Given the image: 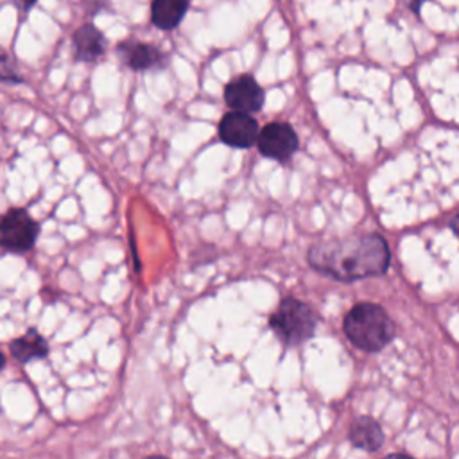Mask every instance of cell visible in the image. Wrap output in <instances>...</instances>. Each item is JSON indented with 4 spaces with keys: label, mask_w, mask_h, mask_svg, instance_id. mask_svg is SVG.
Instances as JSON below:
<instances>
[{
    "label": "cell",
    "mask_w": 459,
    "mask_h": 459,
    "mask_svg": "<svg viewBox=\"0 0 459 459\" xmlns=\"http://www.w3.org/2000/svg\"><path fill=\"white\" fill-rule=\"evenodd\" d=\"M312 269L339 281H355L384 274L391 253L387 242L377 235L325 238L316 242L307 255Z\"/></svg>",
    "instance_id": "6da1fadb"
},
{
    "label": "cell",
    "mask_w": 459,
    "mask_h": 459,
    "mask_svg": "<svg viewBox=\"0 0 459 459\" xmlns=\"http://www.w3.org/2000/svg\"><path fill=\"white\" fill-rule=\"evenodd\" d=\"M342 330L351 344L364 351H378L394 337L389 314L377 303H357L348 310Z\"/></svg>",
    "instance_id": "7a4b0ae2"
},
{
    "label": "cell",
    "mask_w": 459,
    "mask_h": 459,
    "mask_svg": "<svg viewBox=\"0 0 459 459\" xmlns=\"http://www.w3.org/2000/svg\"><path fill=\"white\" fill-rule=\"evenodd\" d=\"M316 325V312L298 298H285L269 317L271 330L287 346H299L307 342L314 335Z\"/></svg>",
    "instance_id": "3957f363"
},
{
    "label": "cell",
    "mask_w": 459,
    "mask_h": 459,
    "mask_svg": "<svg viewBox=\"0 0 459 459\" xmlns=\"http://www.w3.org/2000/svg\"><path fill=\"white\" fill-rule=\"evenodd\" d=\"M39 224L25 208H9L0 222V244L7 253H27L34 247Z\"/></svg>",
    "instance_id": "277c9868"
},
{
    "label": "cell",
    "mask_w": 459,
    "mask_h": 459,
    "mask_svg": "<svg viewBox=\"0 0 459 459\" xmlns=\"http://www.w3.org/2000/svg\"><path fill=\"white\" fill-rule=\"evenodd\" d=\"M256 147L262 156L285 163L299 147L294 127L287 122H269L260 129Z\"/></svg>",
    "instance_id": "5b68a950"
},
{
    "label": "cell",
    "mask_w": 459,
    "mask_h": 459,
    "mask_svg": "<svg viewBox=\"0 0 459 459\" xmlns=\"http://www.w3.org/2000/svg\"><path fill=\"white\" fill-rule=\"evenodd\" d=\"M258 122L251 113L242 111H228L222 115L219 122V140L235 149H249L256 145L258 134H260Z\"/></svg>",
    "instance_id": "8992f818"
},
{
    "label": "cell",
    "mask_w": 459,
    "mask_h": 459,
    "mask_svg": "<svg viewBox=\"0 0 459 459\" xmlns=\"http://www.w3.org/2000/svg\"><path fill=\"white\" fill-rule=\"evenodd\" d=\"M224 102L231 111L256 113L265 104V91L253 75L242 74L224 86Z\"/></svg>",
    "instance_id": "52a82bcc"
},
{
    "label": "cell",
    "mask_w": 459,
    "mask_h": 459,
    "mask_svg": "<svg viewBox=\"0 0 459 459\" xmlns=\"http://www.w3.org/2000/svg\"><path fill=\"white\" fill-rule=\"evenodd\" d=\"M117 54L124 61V65L134 72L158 70L167 66V61H169V56L160 47L145 41H133V39H126L118 43Z\"/></svg>",
    "instance_id": "ba28073f"
},
{
    "label": "cell",
    "mask_w": 459,
    "mask_h": 459,
    "mask_svg": "<svg viewBox=\"0 0 459 459\" xmlns=\"http://www.w3.org/2000/svg\"><path fill=\"white\" fill-rule=\"evenodd\" d=\"M74 59L79 63H95L104 57L108 48V39L95 23H82L72 34Z\"/></svg>",
    "instance_id": "9c48e42d"
},
{
    "label": "cell",
    "mask_w": 459,
    "mask_h": 459,
    "mask_svg": "<svg viewBox=\"0 0 459 459\" xmlns=\"http://www.w3.org/2000/svg\"><path fill=\"white\" fill-rule=\"evenodd\" d=\"M188 7L190 0H152L151 22L160 30H172L183 22Z\"/></svg>",
    "instance_id": "30bf717a"
},
{
    "label": "cell",
    "mask_w": 459,
    "mask_h": 459,
    "mask_svg": "<svg viewBox=\"0 0 459 459\" xmlns=\"http://www.w3.org/2000/svg\"><path fill=\"white\" fill-rule=\"evenodd\" d=\"M9 351L18 362H30L34 359H43L48 355L47 339L36 330L29 328L23 335L16 337L9 342Z\"/></svg>",
    "instance_id": "8fae6325"
},
{
    "label": "cell",
    "mask_w": 459,
    "mask_h": 459,
    "mask_svg": "<svg viewBox=\"0 0 459 459\" xmlns=\"http://www.w3.org/2000/svg\"><path fill=\"white\" fill-rule=\"evenodd\" d=\"M350 441L362 450L373 452L384 445V432L371 416H359L350 427Z\"/></svg>",
    "instance_id": "7c38bea8"
},
{
    "label": "cell",
    "mask_w": 459,
    "mask_h": 459,
    "mask_svg": "<svg viewBox=\"0 0 459 459\" xmlns=\"http://www.w3.org/2000/svg\"><path fill=\"white\" fill-rule=\"evenodd\" d=\"M0 75H2V82H9V84H22L23 82V77L18 74V70L14 66H11L9 56L2 57Z\"/></svg>",
    "instance_id": "4fadbf2b"
},
{
    "label": "cell",
    "mask_w": 459,
    "mask_h": 459,
    "mask_svg": "<svg viewBox=\"0 0 459 459\" xmlns=\"http://www.w3.org/2000/svg\"><path fill=\"white\" fill-rule=\"evenodd\" d=\"M16 7H18V11H22V13H29L34 5H36V2L38 0H11Z\"/></svg>",
    "instance_id": "5bb4252c"
},
{
    "label": "cell",
    "mask_w": 459,
    "mask_h": 459,
    "mask_svg": "<svg viewBox=\"0 0 459 459\" xmlns=\"http://www.w3.org/2000/svg\"><path fill=\"white\" fill-rule=\"evenodd\" d=\"M414 14H418L420 13V9H421V5L427 2V0H402Z\"/></svg>",
    "instance_id": "9a60e30c"
},
{
    "label": "cell",
    "mask_w": 459,
    "mask_h": 459,
    "mask_svg": "<svg viewBox=\"0 0 459 459\" xmlns=\"http://www.w3.org/2000/svg\"><path fill=\"white\" fill-rule=\"evenodd\" d=\"M450 226H452V230H454V233L459 237V213L452 219V222H450Z\"/></svg>",
    "instance_id": "2e32d148"
},
{
    "label": "cell",
    "mask_w": 459,
    "mask_h": 459,
    "mask_svg": "<svg viewBox=\"0 0 459 459\" xmlns=\"http://www.w3.org/2000/svg\"><path fill=\"white\" fill-rule=\"evenodd\" d=\"M384 459H414V457H411V455H407V454H389V455H385Z\"/></svg>",
    "instance_id": "e0dca14e"
},
{
    "label": "cell",
    "mask_w": 459,
    "mask_h": 459,
    "mask_svg": "<svg viewBox=\"0 0 459 459\" xmlns=\"http://www.w3.org/2000/svg\"><path fill=\"white\" fill-rule=\"evenodd\" d=\"M145 459H169V457H165V455H147Z\"/></svg>",
    "instance_id": "ac0fdd59"
}]
</instances>
